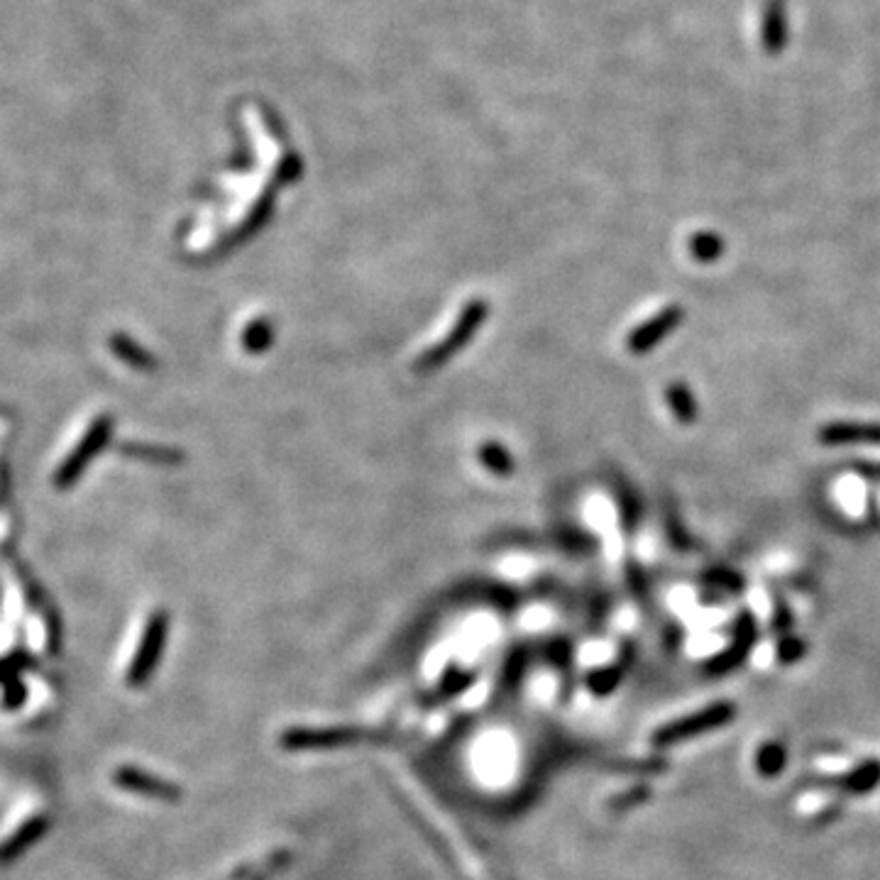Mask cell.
Segmentation results:
<instances>
[{"instance_id": "obj_1", "label": "cell", "mask_w": 880, "mask_h": 880, "mask_svg": "<svg viewBox=\"0 0 880 880\" xmlns=\"http://www.w3.org/2000/svg\"><path fill=\"white\" fill-rule=\"evenodd\" d=\"M736 717V707L734 702L722 700V702H714L709 707L700 709V712L690 714V717H682L675 719V722L660 726V729L653 734V744L660 748H668V746H678L682 741L687 739H695L700 734H709L714 729H722Z\"/></svg>"}, {"instance_id": "obj_2", "label": "cell", "mask_w": 880, "mask_h": 880, "mask_svg": "<svg viewBox=\"0 0 880 880\" xmlns=\"http://www.w3.org/2000/svg\"><path fill=\"white\" fill-rule=\"evenodd\" d=\"M484 316H487V306H484V301H470V304L460 311V318L453 326V330L440 340L436 348L423 352V357L418 360V367H421V370H431V367L448 360L455 350L462 348V345L475 335V330L480 328Z\"/></svg>"}, {"instance_id": "obj_3", "label": "cell", "mask_w": 880, "mask_h": 880, "mask_svg": "<svg viewBox=\"0 0 880 880\" xmlns=\"http://www.w3.org/2000/svg\"><path fill=\"white\" fill-rule=\"evenodd\" d=\"M756 641H758L756 616L751 612H741L739 619L734 621V641H731V646L724 648L722 653H717V656L707 660V665H704L707 675L719 678V675H729L731 670L741 668L744 660L751 656Z\"/></svg>"}, {"instance_id": "obj_4", "label": "cell", "mask_w": 880, "mask_h": 880, "mask_svg": "<svg viewBox=\"0 0 880 880\" xmlns=\"http://www.w3.org/2000/svg\"><path fill=\"white\" fill-rule=\"evenodd\" d=\"M682 321H685V311L680 306L660 308L656 316L648 318L641 326L631 330V335L626 338V348L634 352V355H646V352H651L656 345L663 343L670 333H675Z\"/></svg>"}, {"instance_id": "obj_5", "label": "cell", "mask_w": 880, "mask_h": 880, "mask_svg": "<svg viewBox=\"0 0 880 880\" xmlns=\"http://www.w3.org/2000/svg\"><path fill=\"white\" fill-rule=\"evenodd\" d=\"M164 636H167V616L164 614H154L147 624L145 636L140 641V651L135 653L130 665V682H142L147 675L152 673L154 663H157L159 653H162L164 646Z\"/></svg>"}, {"instance_id": "obj_6", "label": "cell", "mask_w": 880, "mask_h": 880, "mask_svg": "<svg viewBox=\"0 0 880 880\" xmlns=\"http://www.w3.org/2000/svg\"><path fill=\"white\" fill-rule=\"evenodd\" d=\"M817 440L829 448L836 445H880V423L868 421H832L817 431Z\"/></svg>"}, {"instance_id": "obj_7", "label": "cell", "mask_w": 880, "mask_h": 880, "mask_svg": "<svg viewBox=\"0 0 880 880\" xmlns=\"http://www.w3.org/2000/svg\"><path fill=\"white\" fill-rule=\"evenodd\" d=\"M108 431H110L108 418H98V421L93 423L91 428H88V433H86L84 443H81V448H76V453L64 462L62 472H59V482H62V484L71 482L76 475H79L81 470H84V465H86L88 460H91V455L96 453V450L101 448L103 443H106Z\"/></svg>"}, {"instance_id": "obj_8", "label": "cell", "mask_w": 880, "mask_h": 880, "mask_svg": "<svg viewBox=\"0 0 880 880\" xmlns=\"http://www.w3.org/2000/svg\"><path fill=\"white\" fill-rule=\"evenodd\" d=\"M763 47L768 54H778L785 47L788 37V22H785V3L783 0H768L763 10Z\"/></svg>"}, {"instance_id": "obj_9", "label": "cell", "mask_w": 880, "mask_h": 880, "mask_svg": "<svg viewBox=\"0 0 880 880\" xmlns=\"http://www.w3.org/2000/svg\"><path fill=\"white\" fill-rule=\"evenodd\" d=\"M115 785L125 790H135V792H145V795H157V797H172L179 795V790L174 785L164 783V780L152 778V775L142 773V770L135 768H120L115 770Z\"/></svg>"}, {"instance_id": "obj_10", "label": "cell", "mask_w": 880, "mask_h": 880, "mask_svg": "<svg viewBox=\"0 0 880 880\" xmlns=\"http://www.w3.org/2000/svg\"><path fill=\"white\" fill-rule=\"evenodd\" d=\"M665 399H668V406L670 411H673V416L678 418L680 423H685V426L695 423L697 416H700L695 394H692V389L687 387L685 382L670 384V387L665 389Z\"/></svg>"}, {"instance_id": "obj_11", "label": "cell", "mask_w": 880, "mask_h": 880, "mask_svg": "<svg viewBox=\"0 0 880 880\" xmlns=\"http://www.w3.org/2000/svg\"><path fill=\"white\" fill-rule=\"evenodd\" d=\"M880 783V763L878 761H866L863 766L851 770L849 775L839 778L834 783V788L849 792V795H866Z\"/></svg>"}, {"instance_id": "obj_12", "label": "cell", "mask_w": 880, "mask_h": 880, "mask_svg": "<svg viewBox=\"0 0 880 880\" xmlns=\"http://www.w3.org/2000/svg\"><path fill=\"white\" fill-rule=\"evenodd\" d=\"M724 250H726V242L719 238L717 233H712V230H702V233H695L690 240V252L697 262H704V264L717 262L719 257L724 255Z\"/></svg>"}, {"instance_id": "obj_13", "label": "cell", "mask_w": 880, "mask_h": 880, "mask_svg": "<svg viewBox=\"0 0 880 880\" xmlns=\"http://www.w3.org/2000/svg\"><path fill=\"white\" fill-rule=\"evenodd\" d=\"M785 761H788V753H785V746L778 744V741H770V744L758 748L756 753V768L766 778L778 775L785 768Z\"/></svg>"}, {"instance_id": "obj_14", "label": "cell", "mask_w": 880, "mask_h": 880, "mask_svg": "<svg viewBox=\"0 0 880 880\" xmlns=\"http://www.w3.org/2000/svg\"><path fill=\"white\" fill-rule=\"evenodd\" d=\"M704 585L712 587V590L726 592V594H739L744 592V577L739 575L736 570L731 568H712L709 572H704Z\"/></svg>"}, {"instance_id": "obj_15", "label": "cell", "mask_w": 880, "mask_h": 880, "mask_svg": "<svg viewBox=\"0 0 880 880\" xmlns=\"http://www.w3.org/2000/svg\"><path fill=\"white\" fill-rule=\"evenodd\" d=\"M616 497H619L621 521H624L626 531L634 533L636 526H638V521H641V499H638V494L634 492V487H629V484H626V487H619Z\"/></svg>"}, {"instance_id": "obj_16", "label": "cell", "mask_w": 880, "mask_h": 880, "mask_svg": "<svg viewBox=\"0 0 880 880\" xmlns=\"http://www.w3.org/2000/svg\"><path fill=\"white\" fill-rule=\"evenodd\" d=\"M665 536H668V541L678 550H690L692 546L690 536H687L685 526H682L678 511L673 506H668V511H665Z\"/></svg>"}, {"instance_id": "obj_17", "label": "cell", "mask_w": 880, "mask_h": 880, "mask_svg": "<svg viewBox=\"0 0 880 880\" xmlns=\"http://www.w3.org/2000/svg\"><path fill=\"white\" fill-rule=\"evenodd\" d=\"M621 675H624L621 663L609 665V668H602V670H594V673L590 675V687L594 692H599V695H607V692H612L614 687L619 685Z\"/></svg>"}, {"instance_id": "obj_18", "label": "cell", "mask_w": 880, "mask_h": 880, "mask_svg": "<svg viewBox=\"0 0 880 880\" xmlns=\"http://www.w3.org/2000/svg\"><path fill=\"white\" fill-rule=\"evenodd\" d=\"M42 819H32V824H27L25 829H22V832H18L13 836V839H10V844H5L3 849H0V856L3 858H13L15 854H18V851H22L25 849L27 844H30L32 839H35L37 836V832L42 834Z\"/></svg>"}, {"instance_id": "obj_19", "label": "cell", "mask_w": 880, "mask_h": 880, "mask_svg": "<svg viewBox=\"0 0 880 880\" xmlns=\"http://www.w3.org/2000/svg\"><path fill=\"white\" fill-rule=\"evenodd\" d=\"M805 653H807V643L802 641V638L783 636L778 643V651H775V658H778L783 665H792L800 658H805Z\"/></svg>"}, {"instance_id": "obj_20", "label": "cell", "mask_w": 880, "mask_h": 880, "mask_svg": "<svg viewBox=\"0 0 880 880\" xmlns=\"http://www.w3.org/2000/svg\"><path fill=\"white\" fill-rule=\"evenodd\" d=\"M480 458H482L484 465L489 467V470L499 472V475H506V472H511V458L504 453L502 448H499V445H494V443L492 445H482Z\"/></svg>"}, {"instance_id": "obj_21", "label": "cell", "mask_w": 880, "mask_h": 880, "mask_svg": "<svg viewBox=\"0 0 880 880\" xmlns=\"http://www.w3.org/2000/svg\"><path fill=\"white\" fill-rule=\"evenodd\" d=\"M269 340H272V333H269L267 323L257 321V323H252V326L245 330V345L250 350H262L264 345L269 343Z\"/></svg>"}, {"instance_id": "obj_22", "label": "cell", "mask_w": 880, "mask_h": 880, "mask_svg": "<svg viewBox=\"0 0 880 880\" xmlns=\"http://www.w3.org/2000/svg\"><path fill=\"white\" fill-rule=\"evenodd\" d=\"M790 626H792V614H790L788 604L778 602V604H775V612H773V629L778 631V634L788 636Z\"/></svg>"}, {"instance_id": "obj_23", "label": "cell", "mask_w": 880, "mask_h": 880, "mask_svg": "<svg viewBox=\"0 0 880 880\" xmlns=\"http://www.w3.org/2000/svg\"><path fill=\"white\" fill-rule=\"evenodd\" d=\"M115 348H118V352L125 357V360L135 362V365H147V367L152 365L150 357L142 355V350H140V348H137V350L132 348V345L128 343V340H115Z\"/></svg>"}, {"instance_id": "obj_24", "label": "cell", "mask_w": 880, "mask_h": 880, "mask_svg": "<svg viewBox=\"0 0 880 880\" xmlns=\"http://www.w3.org/2000/svg\"><path fill=\"white\" fill-rule=\"evenodd\" d=\"M854 467H856L858 475L868 477V480L880 482V462H856Z\"/></svg>"}]
</instances>
